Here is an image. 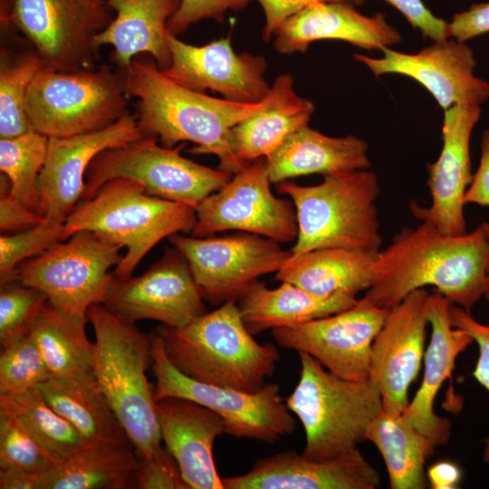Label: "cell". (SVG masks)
Segmentation results:
<instances>
[{
	"mask_svg": "<svg viewBox=\"0 0 489 489\" xmlns=\"http://www.w3.org/2000/svg\"><path fill=\"white\" fill-rule=\"evenodd\" d=\"M40 475L22 470L0 468V488L39 489Z\"/></svg>",
	"mask_w": 489,
	"mask_h": 489,
	"instance_id": "cell-51",
	"label": "cell"
},
{
	"mask_svg": "<svg viewBox=\"0 0 489 489\" xmlns=\"http://www.w3.org/2000/svg\"><path fill=\"white\" fill-rule=\"evenodd\" d=\"M63 224L43 219L30 229L0 235V287L19 280L20 264L63 242Z\"/></svg>",
	"mask_w": 489,
	"mask_h": 489,
	"instance_id": "cell-39",
	"label": "cell"
},
{
	"mask_svg": "<svg viewBox=\"0 0 489 489\" xmlns=\"http://www.w3.org/2000/svg\"><path fill=\"white\" fill-rule=\"evenodd\" d=\"M114 17L107 0H13L8 24L30 40L48 66L74 72L95 67V36Z\"/></svg>",
	"mask_w": 489,
	"mask_h": 489,
	"instance_id": "cell-12",
	"label": "cell"
},
{
	"mask_svg": "<svg viewBox=\"0 0 489 489\" xmlns=\"http://www.w3.org/2000/svg\"><path fill=\"white\" fill-rule=\"evenodd\" d=\"M57 462L17 420L0 412V468L42 474Z\"/></svg>",
	"mask_w": 489,
	"mask_h": 489,
	"instance_id": "cell-41",
	"label": "cell"
},
{
	"mask_svg": "<svg viewBox=\"0 0 489 489\" xmlns=\"http://www.w3.org/2000/svg\"><path fill=\"white\" fill-rule=\"evenodd\" d=\"M196 221L195 208L150 196L136 181L118 177L107 181L70 213L63 224V240L79 231H90L125 247L126 254L113 271L118 280L124 281L161 240L191 231Z\"/></svg>",
	"mask_w": 489,
	"mask_h": 489,
	"instance_id": "cell-5",
	"label": "cell"
},
{
	"mask_svg": "<svg viewBox=\"0 0 489 489\" xmlns=\"http://www.w3.org/2000/svg\"><path fill=\"white\" fill-rule=\"evenodd\" d=\"M428 296L425 289L416 290L389 309L372 343L369 379L387 413L400 415L410 402L408 388L424 360Z\"/></svg>",
	"mask_w": 489,
	"mask_h": 489,
	"instance_id": "cell-17",
	"label": "cell"
},
{
	"mask_svg": "<svg viewBox=\"0 0 489 489\" xmlns=\"http://www.w3.org/2000/svg\"><path fill=\"white\" fill-rule=\"evenodd\" d=\"M145 135L137 118L128 112L100 130L49 138L38 178L39 215L48 221L64 223L82 200L85 175L91 160L107 149L126 145Z\"/></svg>",
	"mask_w": 489,
	"mask_h": 489,
	"instance_id": "cell-19",
	"label": "cell"
},
{
	"mask_svg": "<svg viewBox=\"0 0 489 489\" xmlns=\"http://www.w3.org/2000/svg\"><path fill=\"white\" fill-rule=\"evenodd\" d=\"M381 52L380 58L360 53L353 54V58L377 77L397 73L416 80L444 110L456 105L481 106L489 99V82L474 74L475 53L465 43L449 38L434 42L417 53L390 47Z\"/></svg>",
	"mask_w": 489,
	"mask_h": 489,
	"instance_id": "cell-18",
	"label": "cell"
},
{
	"mask_svg": "<svg viewBox=\"0 0 489 489\" xmlns=\"http://www.w3.org/2000/svg\"><path fill=\"white\" fill-rule=\"evenodd\" d=\"M161 439L189 489H224L213 457L217 436L226 434L223 417L178 397L156 400Z\"/></svg>",
	"mask_w": 489,
	"mask_h": 489,
	"instance_id": "cell-24",
	"label": "cell"
},
{
	"mask_svg": "<svg viewBox=\"0 0 489 489\" xmlns=\"http://www.w3.org/2000/svg\"><path fill=\"white\" fill-rule=\"evenodd\" d=\"M373 268L364 297L379 307L389 310L431 285L451 304L470 312L485 292L489 238L482 224L470 233L447 235L421 221L401 228L378 253Z\"/></svg>",
	"mask_w": 489,
	"mask_h": 489,
	"instance_id": "cell-1",
	"label": "cell"
},
{
	"mask_svg": "<svg viewBox=\"0 0 489 489\" xmlns=\"http://www.w3.org/2000/svg\"><path fill=\"white\" fill-rule=\"evenodd\" d=\"M88 320L67 316L48 302L36 318L30 337L36 344L52 377L82 379L93 376V342L86 335Z\"/></svg>",
	"mask_w": 489,
	"mask_h": 489,
	"instance_id": "cell-34",
	"label": "cell"
},
{
	"mask_svg": "<svg viewBox=\"0 0 489 489\" xmlns=\"http://www.w3.org/2000/svg\"><path fill=\"white\" fill-rule=\"evenodd\" d=\"M157 139L145 135L98 154L87 169L82 200L91 198L107 181L124 177L139 183L150 196L197 209L231 179V173L184 158V144L171 149L158 145Z\"/></svg>",
	"mask_w": 489,
	"mask_h": 489,
	"instance_id": "cell-9",
	"label": "cell"
},
{
	"mask_svg": "<svg viewBox=\"0 0 489 489\" xmlns=\"http://www.w3.org/2000/svg\"><path fill=\"white\" fill-rule=\"evenodd\" d=\"M48 300L42 291L20 280L0 287V344L6 347L30 334Z\"/></svg>",
	"mask_w": 489,
	"mask_h": 489,
	"instance_id": "cell-38",
	"label": "cell"
},
{
	"mask_svg": "<svg viewBox=\"0 0 489 489\" xmlns=\"http://www.w3.org/2000/svg\"><path fill=\"white\" fill-rule=\"evenodd\" d=\"M133 480L139 489H189L177 463L163 447L151 456L139 457Z\"/></svg>",
	"mask_w": 489,
	"mask_h": 489,
	"instance_id": "cell-42",
	"label": "cell"
},
{
	"mask_svg": "<svg viewBox=\"0 0 489 489\" xmlns=\"http://www.w3.org/2000/svg\"><path fill=\"white\" fill-rule=\"evenodd\" d=\"M352 5L355 6L360 5L364 3L365 0H350Z\"/></svg>",
	"mask_w": 489,
	"mask_h": 489,
	"instance_id": "cell-54",
	"label": "cell"
},
{
	"mask_svg": "<svg viewBox=\"0 0 489 489\" xmlns=\"http://www.w3.org/2000/svg\"><path fill=\"white\" fill-rule=\"evenodd\" d=\"M298 354L300 379L285 402L305 431L302 455L314 461L338 457L365 439L369 425L383 410L380 393L369 379H341L310 354Z\"/></svg>",
	"mask_w": 489,
	"mask_h": 489,
	"instance_id": "cell-7",
	"label": "cell"
},
{
	"mask_svg": "<svg viewBox=\"0 0 489 489\" xmlns=\"http://www.w3.org/2000/svg\"><path fill=\"white\" fill-rule=\"evenodd\" d=\"M48 141V137L31 129L0 139V170L9 180V194L37 214L38 178L45 162Z\"/></svg>",
	"mask_w": 489,
	"mask_h": 489,
	"instance_id": "cell-36",
	"label": "cell"
},
{
	"mask_svg": "<svg viewBox=\"0 0 489 489\" xmlns=\"http://www.w3.org/2000/svg\"><path fill=\"white\" fill-rule=\"evenodd\" d=\"M13 0H0V17L1 24L4 26L8 25V17L12 6Z\"/></svg>",
	"mask_w": 489,
	"mask_h": 489,
	"instance_id": "cell-52",
	"label": "cell"
},
{
	"mask_svg": "<svg viewBox=\"0 0 489 489\" xmlns=\"http://www.w3.org/2000/svg\"><path fill=\"white\" fill-rule=\"evenodd\" d=\"M399 11L424 38L433 42L449 39L448 23L436 16L422 0H382Z\"/></svg>",
	"mask_w": 489,
	"mask_h": 489,
	"instance_id": "cell-45",
	"label": "cell"
},
{
	"mask_svg": "<svg viewBox=\"0 0 489 489\" xmlns=\"http://www.w3.org/2000/svg\"><path fill=\"white\" fill-rule=\"evenodd\" d=\"M464 203L489 206V129L481 137V158L478 168L473 173Z\"/></svg>",
	"mask_w": 489,
	"mask_h": 489,
	"instance_id": "cell-49",
	"label": "cell"
},
{
	"mask_svg": "<svg viewBox=\"0 0 489 489\" xmlns=\"http://www.w3.org/2000/svg\"><path fill=\"white\" fill-rule=\"evenodd\" d=\"M481 116V106L456 105L444 110L442 149L437 159L427 164V186L431 203L422 206L411 201L410 211L447 235L466 231L464 197L473 177L470 139Z\"/></svg>",
	"mask_w": 489,
	"mask_h": 489,
	"instance_id": "cell-21",
	"label": "cell"
},
{
	"mask_svg": "<svg viewBox=\"0 0 489 489\" xmlns=\"http://www.w3.org/2000/svg\"><path fill=\"white\" fill-rule=\"evenodd\" d=\"M120 73L109 67L74 72L48 65L32 82L25 101L31 130L66 138L102 129L128 111Z\"/></svg>",
	"mask_w": 489,
	"mask_h": 489,
	"instance_id": "cell-8",
	"label": "cell"
},
{
	"mask_svg": "<svg viewBox=\"0 0 489 489\" xmlns=\"http://www.w3.org/2000/svg\"><path fill=\"white\" fill-rule=\"evenodd\" d=\"M51 377L30 335L1 348L0 394L16 393L38 388Z\"/></svg>",
	"mask_w": 489,
	"mask_h": 489,
	"instance_id": "cell-40",
	"label": "cell"
},
{
	"mask_svg": "<svg viewBox=\"0 0 489 489\" xmlns=\"http://www.w3.org/2000/svg\"><path fill=\"white\" fill-rule=\"evenodd\" d=\"M489 33V2L473 5L468 10L456 13L448 22L449 37L465 43Z\"/></svg>",
	"mask_w": 489,
	"mask_h": 489,
	"instance_id": "cell-46",
	"label": "cell"
},
{
	"mask_svg": "<svg viewBox=\"0 0 489 489\" xmlns=\"http://www.w3.org/2000/svg\"><path fill=\"white\" fill-rule=\"evenodd\" d=\"M277 191L292 200L298 234L292 256L330 247L380 251L382 237L376 202L377 175L368 169L323 176L321 183H278Z\"/></svg>",
	"mask_w": 489,
	"mask_h": 489,
	"instance_id": "cell-6",
	"label": "cell"
},
{
	"mask_svg": "<svg viewBox=\"0 0 489 489\" xmlns=\"http://www.w3.org/2000/svg\"><path fill=\"white\" fill-rule=\"evenodd\" d=\"M264 14V25L262 31L263 40L269 42L277 28L288 18L301 12L305 7L327 2H350V0H256Z\"/></svg>",
	"mask_w": 489,
	"mask_h": 489,
	"instance_id": "cell-47",
	"label": "cell"
},
{
	"mask_svg": "<svg viewBox=\"0 0 489 489\" xmlns=\"http://www.w3.org/2000/svg\"><path fill=\"white\" fill-rule=\"evenodd\" d=\"M38 388L50 406L77 429L88 446L131 444L94 375L82 379L51 377Z\"/></svg>",
	"mask_w": 489,
	"mask_h": 489,
	"instance_id": "cell-31",
	"label": "cell"
},
{
	"mask_svg": "<svg viewBox=\"0 0 489 489\" xmlns=\"http://www.w3.org/2000/svg\"><path fill=\"white\" fill-rule=\"evenodd\" d=\"M204 301L187 259L173 246L141 275L117 279L103 305L131 323L153 320L180 329L206 312Z\"/></svg>",
	"mask_w": 489,
	"mask_h": 489,
	"instance_id": "cell-16",
	"label": "cell"
},
{
	"mask_svg": "<svg viewBox=\"0 0 489 489\" xmlns=\"http://www.w3.org/2000/svg\"><path fill=\"white\" fill-rule=\"evenodd\" d=\"M170 244L187 259L205 301L238 300L264 274L278 272L292 256L280 243L242 232L225 236L174 234Z\"/></svg>",
	"mask_w": 489,
	"mask_h": 489,
	"instance_id": "cell-13",
	"label": "cell"
},
{
	"mask_svg": "<svg viewBox=\"0 0 489 489\" xmlns=\"http://www.w3.org/2000/svg\"><path fill=\"white\" fill-rule=\"evenodd\" d=\"M314 104L299 96L289 73L278 75L266 96L265 106L235 125L229 145L243 164L266 158L294 131L309 126Z\"/></svg>",
	"mask_w": 489,
	"mask_h": 489,
	"instance_id": "cell-27",
	"label": "cell"
},
{
	"mask_svg": "<svg viewBox=\"0 0 489 489\" xmlns=\"http://www.w3.org/2000/svg\"><path fill=\"white\" fill-rule=\"evenodd\" d=\"M151 368L156 379L155 401L178 397L204 406L223 417L230 436L274 444L296 428L278 384L268 383L255 392H244L195 380L172 364L156 332Z\"/></svg>",
	"mask_w": 489,
	"mask_h": 489,
	"instance_id": "cell-11",
	"label": "cell"
},
{
	"mask_svg": "<svg viewBox=\"0 0 489 489\" xmlns=\"http://www.w3.org/2000/svg\"><path fill=\"white\" fill-rule=\"evenodd\" d=\"M273 46L289 55L305 53L309 45L321 40H339L365 50H382L401 42L399 32L384 14H360L350 2L311 5L285 20L275 31Z\"/></svg>",
	"mask_w": 489,
	"mask_h": 489,
	"instance_id": "cell-23",
	"label": "cell"
},
{
	"mask_svg": "<svg viewBox=\"0 0 489 489\" xmlns=\"http://www.w3.org/2000/svg\"><path fill=\"white\" fill-rule=\"evenodd\" d=\"M35 51L14 58L2 52L0 67V138L10 139L30 130L25 115L29 87L46 66Z\"/></svg>",
	"mask_w": 489,
	"mask_h": 489,
	"instance_id": "cell-37",
	"label": "cell"
},
{
	"mask_svg": "<svg viewBox=\"0 0 489 489\" xmlns=\"http://www.w3.org/2000/svg\"><path fill=\"white\" fill-rule=\"evenodd\" d=\"M43 218L10 194H0V229L2 232H21L30 229Z\"/></svg>",
	"mask_w": 489,
	"mask_h": 489,
	"instance_id": "cell-48",
	"label": "cell"
},
{
	"mask_svg": "<svg viewBox=\"0 0 489 489\" xmlns=\"http://www.w3.org/2000/svg\"><path fill=\"white\" fill-rule=\"evenodd\" d=\"M171 63L164 73L189 89L210 90L224 99L244 104L261 102L271 86L264 79L267 68L263 55L236 53L230 37L197 46L168 34Z\"/></svg>",
	"mask_w": 489,
	"mask_h": 489,
	"instance_id": "cell-20",
	"label": "cell"
},
{
	"mask_svg": "<svg viewBox=\"0 0 489 489\" xmlns=\"http://www.w3.org/2000/svg\"><path fill=\"white\" fill-rule=\"evenodd\" d=\"M482 225H483V226H484V230L486 232V235H487V236L489 238V221L483 222ZM484 298H485L487 301H489V269H488L487 283H486Z\"/></svg>",
	"mask_w": 489,
	"mask_h": 489,
	"instance_id": "cell-53",
	"label": "cell"
},
{
	"mask_svg": "<svg viewBox=\"0 0 489 489\" xmlns=\"http://www.w3.org/2000/svg\"><path fill=\"white\" fill-rule=\"evenodd\" d=\"M368 143L354 135L336 138L303 127L265 158L271 183L312 174L322 176L368 169Z\"/></svg>",
	"mask_w": 489,
	"mask_h": 489,
	"instance_id": "cell-28",
	"label": "cell"
},
{
	"mask_svg": "<svg viewBox=\"0 0 489 489\" xmlns=\"http://www.w3.org/2000/svg\"><path fill=\"white\" fill-rule=\"evenodd\" d=\"M427 477L434 489H453L461 481L462 471L454 462L438 461L427 468Z\"/></svg>",
	"mask_w": 489,
	"mask_h": 489,
	"instance_id": "cell-50",
	"label": "cell"
},
{
	"mask_svg": "<svg viewBox=\"0 0 489 489\" xmlns=\"http://www.w3.org/2000/svg\"><path fill=\"white\" fill-rule=\"evenodd\" d=\"M172 364L187 377L210 385L255 392L273 375L277 348L260 344L244 325L236 300L224 302L187 326L161 325L155 331Z\"/></svg>",
	"mask_w": 489,
	"mask_h": 489,
	"instance_id": "cell-3",
	"label": "cell"
},
{
	"mask_svg": "<svg viewBox=\"0 0 489 489\" xmlns=\"http://www.w3.org/2000/svg\"><path fill=\"white\" fill-rule=\"evenodd\" d=\"M122 247L90 231H79L19 264V280L42 291L54 310L88 320L92 304H103L117 278L110 269L123 255Z\"/></svg>",
	"mask_w": 489,
	"mask_h": 489,
	"instance_id": "cell-10",
	"label": "cell"
},
{
	"mask_svg": "<svg viewBox=\"0 0 489 489\" xmlns=\"http://www.w3.org/2000/svg\"><path fill=\"white\" fill-rule=\"evenodd\" d=\"M243 321L251 334L275 328H292L351 307L356 296L313 294L292 283L275 289L255 282L239 299Z\"/></svg>",
	"mask_w": 489,
	"mask_h": 489,
	"instance_id": "cell-29",
	"label": "cell"
},
{
	"mask_svg": "<svg viewBox=\"0 0 489 489\" xmlns=\"http://www.w3.org/2000/svg\"><path fill=\"white\" fill-rule=\"evenodd\" d=\"M95 340L91 369L96 381L139 457L161 446L154 390L146 370L152 364L153 334L139 331L96 303L87 311Z\"/></svg>",
	"mask_w": 489,
	"mask_h": 489,
	"instance_id": "cell-4",
	"label": "cell"
},
{
	"mask_svg": "<svg viewBox=\"0 0 489 489\" xmlns=\"http://www.w3.org/2000/svg\"><path fill=\"white\" fill-rule=\"evenodd\" d=\"M115 11L111 24L95 36L100 49L114 47L113 62L127 67L139 54H149L166 70L171 63L168 44V22L177 11L181 0H107Z\"/></svg>",
	"mask_w": 489,
	"mask_h": 489,
	"instance_id": "cell-26",
	"label": "cell"
},
{
	"mask_svg": "<svg viewBox=\"0 0 489 489\" xmlns=\"http://www.w3.org/2000/svg\"><path fill=\"white\" fill-rule=\"evenodd\" d=\"M234 175L197 207L193 236L238 230L279 243L294 240L298 226L293 203L272 193L265 158L249 163Z\"/></svg>",
	"mask_w": 489,
	"mask_h": 489,
	"instance_id": "cell-14",
	"label": "cell"
},
{
	"mask_svg": "<svg viewBox=\"0 0 489 489\" xmlns=\"http://www.w3.org/2000/svg\"><path fill=\"white\" fill-rule=\"evenodd\" d=\"M451 316L453 326L467 331L478 344L479 357L473 376L489 392V325L477 321L470 312L453 304ZM483 457L484 462L489 464V436L485 439Z\"/></svg>",
	"mask_w": 489,
	"mask_h": 489,
	"instance_id": "cell-44",
	"label": "cell"
},
{
	"mask_svg": "<svg viewBox=\"0 0 489 489\" xmlns=\"http://www.w3.org/2000/svg\"><path fill=\"white\" fill-rule=\"evenodd\" d=\"M222 483L224 489H375L380 477L356 447L325 461L285 451L260 458L246 474Z\"/></svg>",
	"mask_w": 489,
	"mask_h": 489,
	"instance_id": "cell-22",
	"label": "cell"
},
{
	"mask_svg": "<svg viewBox=\"0 0 489 489\" xmlns=\"http://www.w3.org/2000/svg\"><path fill=\"white\" fill-rule=\"evenodd\" d=\"M365 297L351 307L292 328H275L276 342L305 352L326 369L349 380L369 379L372 343L388 313Z\"/></svg>",
	"mask_w": 489,
	"mask_h": 489,
	"instance_id": "cell-15",
	"label": "cell"
},
{
	"mask_svg": "<svg viewBox=\"0 0 489 489\" xmlns=\"http://www.w3.org/2000/svg\"><path fill=\"white\" fill-rule=\"evenodd\" d=\"M365 439L380 452L387 466L391 489H423L428 484L426 461L435 444L407 422L402 414L381 411L369 425Z\"/></svg>",
	"mask_w": 489,
	"mask_h": 489,
	"instance_id": "cell-33",
	"label": "cell"
},
{
	"mask_svg": "<svg viewBox=\"0 0 489 489\" xmlns=\"http://www.w3.org/2000/svg\"><path fill=\"white\" fill-rule=\"evenodd\" d=\"M0 412L17 420L57 461L88 446L38 388L0 394Z\"/></svg>",
	"mask_w": 489,
	"mask_h": 489,
	"instance_id": "cell-35",
	"label": "cell"
},
{
	"mask_svg": "<svg viewBox=\"0 0 489 489\" xmlns=\"http://www.w3.org/2000/svg\"><path fill=\"white\" fill-rule=\"evenodd\" d=\"M450 302L436 292L428 296L427 320L431 337L424 355L420 388L402 413L404 419L427 436L436 446L446 445L451 423L434 410L436 397L451 376L458 355L475 340L465 330L454 327Z\"/></svg>",
	"mask_w": 489,
	"mask_h": 489,
	"instance_id": "cell-25",
	"label": "cell"
},
{
	"mask_svg": "<svg viewBox=\"0 0 489 489\" xmlns=\"http://www.w3.org/2000/svg\"><path fill=\"white\" fill-rule=\"evenodd\" d=\"M135 452L129 445L85 446L42 473L39 489L129 488L139 460Z\"/></svg>",
	"mask_w": 489,
	"mask_h": 489,
	"instance_id": "cell-32",
	"label": "cell"
},
{
	"mask_svg": "<svg viewBox=\"0 0 489 489\" xmlns=\"http://www.w3.org/2000/svg\"><path fill=\"white\" fill-rule=\"evenodd\" d=\"M251 0H181L175 14L168 22L169 34L176 36L186 32L191 24L211 19L217 23L225 20L228 11H240Z\"/></svg>",
	"mask_w": 489,
	"mask_h": 489,
	"instance_id": "cell-43",
	"label": "cell"
},
{
	"mask_svg": "<svg viewBox=\"0 0 489 489\" xmlns=\"http://www.w3.org/2000/svg\"><path fill=\"white\" fill-rule=\"evenodd\" d=\"M379 252L340 247L312 250L291 256L277 272L276 278L320 296H356L371 287Z\"/></svg>",
	"mask_w": 489,
	"mask_h": 489,
	"instance_id": "cell-30",
	"label": "cell"
},
{
	"mask_svg": "<svg viewBox=\"0 0 489 489\" xmlns=\"http://www.w3.org/2000/svg\"><path fill=\"white\" fill-rule=\"evenodd\" d=\"M139 54L120 69L126 93L137 99L138 122L146 135L156 136L164 147L190 141L189 152L213 154L219 169L236 174L246 165L233 154L230 129L260 111L259 103L244 104L209 96L168 77L151 56Z\"/></svg>",
	"mask_w": 489,
	"mask_h": 489,
	"instance_id": "cell-2",
	"label": "cell"
}]
</instances>
